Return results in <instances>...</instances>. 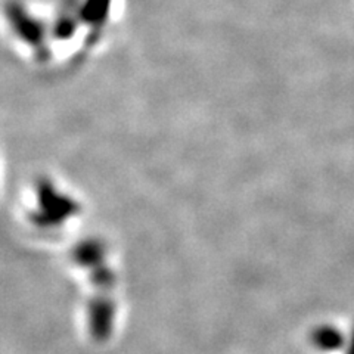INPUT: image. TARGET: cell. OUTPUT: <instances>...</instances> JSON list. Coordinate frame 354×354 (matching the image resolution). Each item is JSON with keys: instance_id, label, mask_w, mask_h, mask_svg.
<instances>
[{"instance_id": "cell-1", "label": "cell", "mask_w": 354, "mask_h": 354, "mask_svg": "<svg viewBox=\"0 0 354 354\" xmlns=\"http://www.w3.org/2000/svg\"><path fill=\"white\" fill-rule=\"evenodd\" d=\"M313 342L322 350H337L344 344V337L334 326L317 328L313 334Z\"/></svg>"}, {"instance_id": "cell-2", "label": "cell", "mask_w": 354, "mask_h": 354, "mask_svg": "<svg viewBox=\"0 0 354 354\" xmlns=\"http://www.w3.org/2000/svg\"><path fill=\"white\" fill-rule=\"evenodd\" d=\"M347 354H354V326H353V332H351V338H350V344L347 348Z\"/></svg>"}]
</instances>
